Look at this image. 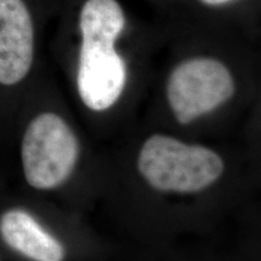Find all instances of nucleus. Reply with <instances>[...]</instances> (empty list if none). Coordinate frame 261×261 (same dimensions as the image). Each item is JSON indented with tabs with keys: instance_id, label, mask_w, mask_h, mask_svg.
<instances>
[{
	"instance_id": "f257e3e1",
	"label": "nucleus",
	"mask_w": 261,
	"mask_h": 261,
	"mask_svg": "<svg viewBox=\"0 0 261 261\" xmlns=\"http://www.w3.org/2000/svg\"><path fill=\"white\" fill-rule=\"evenodd\" d=\"M123 25L125 15L116 0H87L81 9L77 90L94 112L113 107L125 87L126 65L115 50Z\"/></svg>"
},
{
	"instance_id": "f03ea898",
	"label": "nucleus",
	"mask_w": 261,
	"mask_h": 261,
	"mask_svg": "<svg viewBox=\"0 0 261 261\" xmlns=\"http://www.w3.org/2000/svg\"><path fill=\"white\" fill-rule=\"evenodd\" d=\"M224 161L202 145L185 144L165 135L149 137L140 149L138 169L159 191L197 192L221 177Z\"/></svg>"
},
{
	"instance_id": "7ed1b4c3",
	"label": "nucleus",
	"mask_w": 261,
	"mask_h": 261,
	"mask_svg": "<svg viewBox=\"0 0 261 261\" xmlns=\"http://www.w3.org/2000/svg\"><path fill=\"white\" fill-rule=\"evenodd\" d=\"M21 158L28 184L37 190H51L73 173L79 158V143L60 115L42 113L27 126Z\"/></svg>"
},
{
	"instance_id": "20e7f679",
	"label": "nucleus",
	"mask_w": 261,
	"mask_h": 261,
	"mask_svg": "<svg viewBox=\"0 0 261 261\" xmlns=\"http://www.w3.org/2000/svg\"><path fill=\"white\" fill-rule=\"evenodd\" d=\"M234 93L230 70L213 58H194L182 62L169 76L168 103L175 119L188 125L213 112Z\"/></svg>"
},
{
	"instance_id": "39448f33",
	"label": "nucleus",
	"mask_w": 261,
	"mask_h": 261,
	"mask_svg": "<svg viewBox=\"0 0 261 261\" xmlns=\"http://www.w3.org/2000/svg\"><path fill=\"white\" fill-rule=\"evenodd\" d=\"M34 60V27L23 0H0V84L27 76Z\"/></svg>"
},
{
	"instance_id": "423d86ee",
	"label": "nucleus",
	"mask_w": 261,
	"mask_h": 261,
	"mask_svg": "<svg viewBox=\"0 0 261 261\" xmlns=\"http://www.w3.org/2000/svg\"><path fill=\"white\" fill-rule=\"evenodd\" d=\"M0 234L11 249L33 261L64 260L65 250L60 241L23 210L12 208L0 217Z\"/></svg>"
},
{
	"instance_id": "0eeeda50",
	"label": "nucleus",
	"mask_w": 261,
	"mask_h": 261,
	"mask_svg": "<svg viewBox=\"0 0 261 261\" xmlns=\"http://www.w3.org/2000/svg\"><path fill=\"white\" fill-rule=\"evenodd\" d=\"M201 2H203L204 4L208 5H223L225 3L231 2V0H201Z\"/></svg>"
}]
</instances>
